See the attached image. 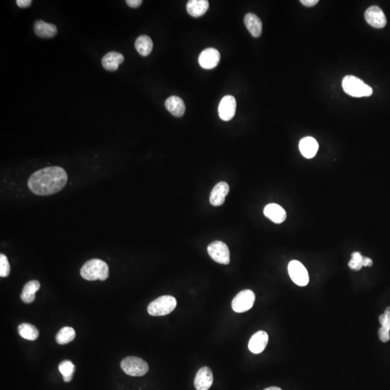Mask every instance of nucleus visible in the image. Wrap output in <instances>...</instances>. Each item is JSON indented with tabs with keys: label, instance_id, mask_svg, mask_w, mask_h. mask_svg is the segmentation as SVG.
I'll use <instances>...</instances> for the list:
<instances>
[{
	"label": "nucleus",
	"instance_id": "obj_30",
	"mask_svg": "<svg viewBox=\"0 0 390 390\" xmlns=\"http://www.w3.org/2000/svg\"><path fill=\"white\" fill-rule=\"evenodd\" d=\"M380 322L381 324L382 328L387 329L390 331V320L385 315V314L380 316Z\"/></svg>",
	"mask_w": 390,
	"mask_h": 390
},
{
	"label": "nucleus",
	"instance_id": "obj_33",
	"mask_svg": "<svg viewBox=\"0 0 390 390\" xmlns=\"http://www.w3.org/2000/svg\"><path fill=\"white\" fill-rule=\"evenodd\" d=\"M319 2L318 0H301V3L304 6L311 7L315 6Z\"/></svg>",
	"mask_w": 390,
	"mask_h": 390
},
{
	"label": "nucleus",
	"instance_id": "obj_12",
	"mask_svg": "<svg viewBox=\"0 0 390 390\" xmlns=\"http://www.w3.org/2000/svg\"><path fill=\"white\" fill-rule=\"evenodd\" d=\"M213 383V375L209 367H204L198 371L194 385L196 390H208Z\"/></svg>",
	"mask_w": 390,
	"mask_h": 390
},
{
	"label": "nucleus",
	"instance_id": "obj_35",
	"mask_svg": "<svg viewBox=\"0 0 390 390\" xmlns=\"http://www.w3.org/2000/svg\"><path fill=\"white\" fill-rule=\"evenodd\" d=\"M264 390H282L280 389V388H278V387H270V388H266V389Z\"/></svg>",
	"mask_w": 390,
	"mask_h": 390
},
{
	"label": "nucleus",
	"instance_id": "obj_10",
	"mask_svg": "<svg viewBox=\"0 0 390 390\" xmlns=\"http://www.w3.org/2000/svg\"><path fill=\"white\" fill-rule=\"evenodd\" d=\"M220 59V52L213 48L203 50L198 58L199 65L205 70L215 68L219 64Z\"/></svg>",
	"mask_w": 390,
	"mask_h": 390
},
{
	"label": "nucleus",
	"instance_id": "obj_25",
	"mask_svg": "<svg viewBox=\"0 0 390 390\" xmlns=\"http://www.w3.org/2000/svg\"><path fill=\"white\" fill-rule=\"evenodd\" d=\"M75 331L73 328L65 327L59 330L56 335V341L59 345H65L75 339Z\"/></svg>",
	"mask_w": 390,
	"mask_h": 390
},
{
	"label": "nucleus",
	"instance_id": "obj_21",
	"mask_svg": "<svg viewBox=\"0 0 390 390\" xmlns=\"http://www.w3.org/2000/svg\"><path fill=\"white\" fill-rule=\"evenodd\" d=\"M125 60L124 56L120 53L111 51L103 57V67L108 71H115L119 68V64Z\"/></svg>",
	"mask_w": 390,
	"mask_h": 390
},
{
	"label": "nucleus",
	"instance_id": "obj_6",
	"mask_svg": "<svg viewBox=\"0 0 390 390\" xmlns=\"http://www.w3.org/2000/svg\"><path fill=\"white\" fill-rule=\"evenodd\" d=\"M254 301V293L251 290H244L238 293L232 301V309L237 313H243L252 308Z\"/></svg>",
	"mask_w": 390,
	"mask_h": 390
},
{
	"label": "nucleus",
	"instance_id": "obj_26",
	"mask_svg": "<svg viewBox=\"0 0 390 390\" xmlns=\"http://www.w3.org/2000/svg\"><path fill=\"white\" fill-rule=\"evenodd\" d=\"M59 370L62 375L64 381L65 383H70L73 377L75 367L70 361H64L59 364Z\"/></svg>",
	"mask_w": 390,
	"mask_h": 390
},
{
	"label": "nucleus",
	"instance_id": "obj_5",
	"mask_svg": "<svg viewBox=\"0 0 390 390\" xmlns=\"http://www.w3.org/2000/svg\"><path fill=\"white\" fill-rule=\"evenodd\" d=\"M121 368L129 376L143 377L148 373L149 367L147 362L140 358L129 356L121 362Z\"/></svg>",
	"mask_w": 390,
	"mask_h": 390
},
{
	"label": "nucleus",
	"instance_id": "obj_17",
	"mask_svg": "<svg viewBox=\"0 0 390 390\" xmlns=\"http://www.w3.org/2000/svg\"><path fill=\"white\" fill-rule=\"evenodd\" d=\"M33 29L35 34L43 38H52L57 33L55 25L41 20L35 21Z\"/></svg>",
	"mask_w": 390,
	"mask_h": 390
},
{
	"label": "nucleus",
	"instance_id": "obj_22",
	"mask_svg": "<svg viewBox=\"0 0 390 390\" xmlns=\"http://www.w3.org/2000/svg\"><path fill=\"white\" fill-rule=\"evenodd\" d=\"M41 285L38 280H30L23 287L20 298L24 303L30 304L34 301L35 293L39 290Z\"/></svg>",
	"mask_w": 390,
	"mask_h": 390
},
{
	"label": "nucleus",
	"instance_id": "obj_7",
	"mask_svg": "<svg viewBox=\"0 0 390 390\" xmlns=\"http://www.w3.org/2000/svg\"><path fill=\"white\" fill-rule=\"evenodd\" d=\"M209 257L217 263L228 265L230 263V251L228 246L220 241L211 243L207 247Z\"/></svg>",
	"mask_w": 390,
	"mask_h": 390
},
{
	"label": "nucleus",
	"instance_id": "obj_18",
	"mask_svg": "<svg viewBox=\"0 0 390 390\" xmlns=\"http://www.w3.org/2000/svg\"><path fill=\"white\" fill-rule=\"evenodd\" d=\"M168 111L177 117H182L185 114V104L183 100L178 96H171L165 102Z\"/></svg>",
	"mask_w": 390,
	"mask_h": 390
},
{
	"label": "nucleus",
	"instance_id": "obj_2",
	"mask_svg": "<svg viewBox=\"0 0 390 390\" xmlns=\"http://www.w3.org/2000/svg\"><path fill=\"white\" fill-rule=\"evenodd\" d=\"M109 266L99 259H93L84 264L80 270V275L85 280L93 281L100 280L104 281L109 278Z\"/></svg>",
	"mask_w": 390,
	"mask_h": 390
},
{
	"label": "nucleus",
	"instance_id": "obj_1",
	"mask_svg": "<svg viewBox=\"0 0 390 390\" xmlns=\"http://www.w3.org/2000/svg\"><path fill=\"white\" fill-rule=\"evenodd\" d=\"M67 182V172L64 169L50 167L36 171L30 176L28 186L35 195L48 196L61 191Z\"/></svg>",
	"mask_w": 390,
	"mask_h": 390
},
{
	"label": "nucleus",
	"instance_id": "obj_24",
	"mask_svg": "<svg viewBox=\"0 0 390 390\" xmlns=\"http://www.w3.org/2000/svg\"><path fill=\"white\" fill-rule=\"evenodd\" d=\"M18 333L24 339L31 341L38 339L39 335L38 329L29 323L21 324L18 327Z\"/></svg>",
	"mask_w": 390,
	"mask_h": 390
},
{
	"label": "nucleus",
	"instance_id": "obj_32",
	"mask_svg": "<svg viewBox=\"0 0 390 390\" xmlns=\"http://www.w3.org/2000/svg\"><path fill=\"white\" fill-rule=\"evenodd\" d=\"M17 6L20 8L28 7L31 4V0H17L16 1Z\"/></svg>",
	"mask_w": 390,
	"mask_h": 390
},
{
	"label": "nucleus",
	"instance_id": "obj_16",
	"mask_svg": "<svg viewBox=\"0 0 390 390\" xmlns=\"http://www.w3.org/2000/svg\"><path fill=\"white\" fill-rule=\"evenodd\" d=\"M299 150L306 159H312L318 151L319 144L314 138L306 137L300 141Z\"/></svg>",
	"mask_w": 390,
	"mask_h": 390
},
{
	"label": "nucleus",
	"instance_id": "obj_4",
	"mask_svg": "<svg viewBox=\"0 0 390 390\" xmlns=\"http://www.w3.org/2000/svg\"><path fill=\"white\" fill-rule=\"evenodd\" d=\"M177 305V299L174 296H161L148 305V314L154 317L167 315L175 310Z\"/></svg>",
	"mask_w": 390,
	"mask_h": 390
},
{
	"label": "nucleus",
	"instance_id": "obj_19",
	"mask_svg": "<svg viewBox=\"0 0 390 390\" xmlns=\"http://www.w3.org/2000/svg\"><path fill=\"white\" fill-rule=\"evenodd\" d=\"M244 24L252 36L258 38L262 31V23L255 14L248 13L244 17Z\"/></svg>",
	"mask_w": 390,
	"mask_h": 390
},
{
	"label": "nucleus",
	"instance_id": "obj_3",
	"mask_svg": "<svg viewBox=\"0 0 390 390\" xmlns=\"http://www.w3.org/2000/svg\"><path fill=\"white\" fill-rule=\"evenodd\" d=\"M342 85L344 91L353 97H368L373 93L372 87L364 83L361 79L352 75L345 77L342 82Z\"/></svg>",
	"mask_w": 390,
	"mask_h": 390
},
{
	"label": "nucleus",
	"instance_id": "obj_14",
	"mask_svg": "<svg viewBox=\"0 0 390 390\" xmlns=\"http://www.w3.org/2000/svg\"><path fill=\"white\" fill-rule=\"evenodd\" d=\"M268 335L265 331H259L253 335L249 342V351L254 354H261L268 343Z\"/></svg>",
	"mask_w": 390,
	"mask_h": 390
},
{
	"label": "nucleus",
	"instance_id": "obj_8",
	"mask_svg": "<svg viewBox=\"0 0 390 390\" xmlns=\"http://www.w3.org/2000/svg\"><path fill=\"white\" fill-rule=\"evenodd\" d=\"M288 273L293 283L299 286H307L309 281V273L302 263L297 260H292L288 264Z\"/></svg>",
	"mask_w": 390,
	"mask_h": 390
},
{
	"label": "nucleus",
	"instance_id": "obj_11",
	"mask_svg": "<svg viewBox=\"0 0 390 390\" xmlns=\"http://www.w3.org/2000/svg\"><path fill=\"white\" fill-rule=\"evenodd\" d=\"M367 22L374 28H383L386 25L387 19L382 9L377 6H372L365 12Z\"/></svg>",
	"mask_w": 390,
	"mask_h": 390
},
{
	"label": "nucleus",
	"instance_id": "obj_20",
	"mask_svg": "<svg viewBox=\"0 0 390 390\" xmlns=\"http://www.w3.org/2000/svg\"><path fill=\"white\" fill-rule=\"evenodd\" d=\"M209 8L207 0H190L187 4V10L190 15L198 17L203 15Z\"/></svg>",
	"mask_w": 390,
	"mask_h": 390
},
{
	"label": "nucleus",
	"instance_id": "obj_13",
	"mask_svg": "<svg viewBox=\"0 0 390 390\" xmlns=\"http://www.w3.org/2000/svg\"><path fill=\"white\" fill-rule=\"evenodd\" d=\"M229 186L226 182H220L212 189L209 196V202L213 206H220L225 202V196L229 193Z\"/></svg>",
	"mask_w": 390,
	"mask_h": 390
},
{
	"label": "nucleus",
	"instance_id": "obj_29",
	"mask_svg": "<svg viewBox=\"0 0 390 390\" xmlns=\"http://www.w3.org/2000/svg\"><path fill=\"white\" fill-rule=\"evenodd\" d=\"M379 337L380 341H383V343H387L390 339V330L384 328H380L379 330Z\"/></svg>",
	"mask_w": 390,
	"mask_h": 390
},
{
	"label": "nucleus",
	"instance_id": "obj_9",
	"mask_svg": "<svg viewBox=\"0 0 390 390\" xmlns=\"http://www.w3.org/2000/svg\"><path fill=\"white\" fill-rule=\"evenodd\" d=\"M236 101L232 96H225L222 98L218 106V114L222 120H231L236 114Z\"/></svg>",
	"mask_w": 390,
	"mask_h": 390
},
{
	"label": "nucleus",
	"instance_id": "obj_23",
	"mask_svg": "<svg viewBox=\"0 0 390 390\" xmlns=\"http://www.w3.org/2000/svg\"><path fill=\"white\" fill-rule=\"evenodd\" d=\"M135 46L140 55L146 56L149 55L152 51L154 43L148 35H140L135 41Z\"/></svg>",
	"mask_w": 390,
	"mask_h": 390
},
{
	"label": "nucleus",
	"instance_id": "obj_31",
	"mask_svg": "<svg viewBox=\"0 0 390 390\" xmlns=\"http://www.w3.org/2000/svg\"><path fill=\"white\" fill-rule=\"evenodd\" d=\"M127 5L132 8L139 7L141 5L143 1L142 0H127L126 1Z\"/></svg>",
	"mask_w": 390,
	"mask_h": 390
},
{
	"label": "nucleus",
	"instance_id": "obj_27",
	"mask_svg": "<svg viewBox=\"0 0 390 390\" xmlns=\"http://www.w3.org/2000/svg\"><path fill=\"white\" fill-rule=\"evenodd\" d=\"M365 264V257H363L361 253L356 251L351 254V259L350 260L349 266L351 270H360Z\"/></svg>",
	"mask_w": 390,
	"mask_h": 390
},
{
	"label": "nucleus",
	"instance_id": "obj_15",
	"mask_svg": "<svg viewBox=\"0 0 390 390\" xmlns=\"http://www.w3.org/2000/svg\"><path fill=\"white\" fill-rule=\"evenodd\" d=\"M264 214L275 223H282L286 219V212L281 206L275 203L267 204L264 208Z\"/></svg>",
	"mask_w": 390,
	"mask_h": 390
},
{
	"label": "nucleus",
	"instance_id": "obj_34",
	"mask_svg": "<svg viewBox=\"0 0 390 390\" xmlns=\"http://www.w3.org/2000/svg\"><path fill=\"white\" fill-rule=\"evenodd\" d=\"M385 315L390 320V307L387 308L386 310H385Z\"/></svg>",
	"mask_w": 390,
	"mask_h": 390
},
{
	"label": "nucleus",
	"instance_id": "obj_28",
	"mask_svg": "<svg viewBox=\"0 0 390 390\" xmlns=\"http://www.w3.org/2000/svg\"><path fill=\"white\" fill-rule=\"evenodd\" d=\"M10 272V266L7 257L4 254H0V276L6 278Z\"/></svg>",
	"mask_w": 390,
	"mask_h": 390
}]
</instances>
